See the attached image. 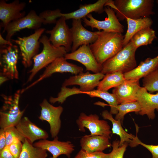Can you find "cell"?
<instances>
[{
    "instance_id": "6da1fadb",
    "label": "cell",
    "mask_w": 158,
    "mask_h": 158,
    "mask_svg": "<svg viewBox=\"0 0 158 158\" xmlns=\"http://www.w3.org/2000/svg\"><path fill=\"white\" fill-rule=\"evenodd\" d=\"M124 37L122 33L98 31L97 39L90 47L99 64L102 65L121 50Z\"/></svg>"
},
{
    "instance_id": "7a4b0ae2",
    "label": "cell",
    "mask_w": 158,
    "mask_h": 158,
    "mask_svg": "<svg viewBox=\"0 0 158 158\" xmlns=\"http://www.w3.org/2000/svg\"><path fill=\"white\" fill-rule=\"evenodd\" d=\"M114 9L119 20L127 18L136 19L149 17L154 13L153 0H115Z\"/></svg>"
},
{
    "instance_id": "3957f363",
    "label": "cell",
    "mask_w": 158,
    "mask_h": 158,
    "mask_svg": "<svg viewBox=\"0 0 158 158\" xmlns=\"http://www.w3.org/2000/svg\"><path fill=\"white\" fill-rule=\"evenodd\" d=\"M137 49L130 41L119 51L102 65L101 72L104 75L116 72L124 74L136 67Z\"/></svg>"
},
{
    "instance_id": "277c9868",
    "label": "cell",
    "mask_w": 158,
    "mask_h": 158,
    "mask_svg": "<svg viewBox=\"0 0 158 158\" xmlns=\"http://www.w3.org/2000/svg\"><path fill=\"white\" fill-rule=\"evenodd\" d=\"M39 41L43 45V49L33 58L34 64L28 72L30 75L26 83L31 82L41 70L46 68L57 58L64 57L67 53L64 47H57L54 46L46 35L42 36Z\"/></svg>"
},
{
    "instance_id": "5b68a950",
    "label": "cell",
    "mask_w": 158,
    "mask_h": 158,
    "mask_svg": "<svg viewBox=\"0 0 158 158\" xmlns=\"http://www.w3.org/2000/svg\"><path fill=\"white\" fill-rule=\"evenodd\" d=\"M21 92L19 90L12 95H1L3 103L0 111V128L16 127L22 118L25 109L21 110L19 107Z\"/></svg>"
},
{
    "instance_id": "8992f818",
    "label": "cell",
    "mask_w": 158,
    "mask_h": 158,
    "mask_svg": "<svg viewBox=\"0 0 158 158\" xmlns=\"http://www.w3.org/2000/svg\"><path fill=\"white\" fill-rule=\"evenodd\" d=\"M45 30L44 28H40L28 36L18 37L16 39H11V41L17 44L19 48L22 62L25 68L31 66L32 59L37 54L40 46L39 40Z\"/></svg>"
},
{
    "instance_id": "52a82bcc",
    "label": "cell",
    "mask_w": 158,
    "mask_h": 158,
    "mask_svg": "<svg viewBox=\"0 0 158 158\" xmlns=\"http://www.w3.org/2000/svg\"><path fill=\"white\" fill-rule=\"evenodd\" d=\"M19 49L16 45L0 46V75L9 79H18L19 73L17 67Z\"/></svg>"
},
{
    "instance_id": "ba28073f",
    "label": "cell",
    "mask_w": 158,
    "mask_h": 158,
    "mask_svg": "<svg viewBox=\"0 0 158 158\" xmlns=\"http://www.w3.org/2000/svg\"><path fill=\"white\" fill-rule=\"evenodd\" d=\"M76 122L79 130L81 132H85V128L90 132V135H101L110 138L112 131L108 122L99 119V116L96 114L87 115L82 112Z\"/></svg>"
},
{
    "instance_id": "9c48e42d",
    "label": "cell",
    "mask_w": 158,
    "mask_h": 158,
    "mask_svg": "<svg viewBox=\"0 0 158 158\" xmlns=\"http://www.w3.org/2000/svg\"><path fill=\"white\" fill-rule=\"evenodd\" d=\"M107 17L103 20H99L94 18L91 13L82 19L85 26H90L93 30L95 28L99 31L102 30L108 32H114L122 33L124 31V27L120 23L114 11L110 6L104 8Z\"/></svg>"
},
{
    "instance_id": "30bf717a",
    "label": "cell",
    "mask_w": 158,
    "mask_h": 158,
    "mask_svg": "<svg viewBox=\"0 0 158 158\" xmlns=\"http://www.w3.org/2000/svg\"><path fill=\"white\" fill-rule=\"evenodd\" d=\"M110 1V0H99L93 4L81 5L78 9L67 13H62L59 9L51 10L49 13V18L54 22H56L57 18L61 17H64L66 20L70 19H81L92 12L102 13L104 11V6H107Z\"/></svg>"
},
{
    "instance_id": "8fae6325",
    "label": "cell",
    "mask_w": 158,
    "mask_h": 158,
    "mask_svg": "<svg viewBox=\"0 0 158 158\" xmlns=\"http://www.w3.org/2000/svg\"><path fill=\"white\" fill-rule=\"evenodd\" d=\"M44 22V19L35 11L31 10L23 17L10 23L3 32H6V39L11 41L12 37L17 32L25 28L37 30L40 28Z\"/></svg>"
},
{
    "instance_id": "7c38bea8",
    "label": "cell",
    "mask_w": 158,
    "mask_h": 158,
    "mask_svg": "<svg viewBox=\"0 0 158 158\" xmlns=\"http://www.w3.org/2000/svg\"><path fill=\"white\" fill-rule=\"evenodd\" d=\"M82 67L68 62L64 57H59L45 68L43 73L36 80L21 90L22 94L44 79L56 73H70L75 75L83 72Z\"/></svg>"
},
{
    "instance_id": "4fadbf2b",
    "label": "cell",
    "mask_w": 158,
    "mask_h": 158,
    "mask_svg": "<svg viewBox=\"0 0 158 158\" xmlns=\"http://www.w3.org/2000/svg\"><path fill=\"white\" fill-rule=\"evenodd\" d=\"M45 32L50 35L49 40L54 46L57 47H63L67 52L71 51L72 44V32L64 17L60 18L53 28Z\"/></svg>"
},
{
    "instance_id": "5bb4252c",
    "label": "cell",
    "mask_w": 158,
    "mask_h": 158,
    "mask_svg": "<svg viewBox=\"0 0 158 158\" xmlns=\"http://www.w3.org/2000/svg\"><path fill=\"white\" fill-rule=\"evenodd\" d=\"M41 107L39 119L47 121L50 126V133L51 138H54L59 134L61 126V116L63 111V107L59 106L55 107L44 99L40 104Z\"/></svg>"
},
{
    "instance_id": "9a60e30c",
    "label": "cell",
    "mask_w": 158,
    "mask_h": 158,
    "mask_svg": "<svg viewBox=\"0 0 158 158\" xmlns=\"http://www.w3.org/2000/svg\"><path fill=\"white\" fill-rule=\"evenodd\" d=\"M26 6L25 2L15 0L7 3L4 0L0 1V28L4 30L11 22L23 17L25 16V11H22Z\"/></svg>"
},
{
    "instance_id": "2e32d148",
    "label": "cell",
    "mask_w": 158,
    "mask_h": 158,
    "mask_svg": "<svg viewBox=\"0 0 158 158\" xmlns=\"http://www.w3.org/2000/svg\"><path fill=\"white\" fill-rule=\"evenodd\" d=\"M66 59L72 60L82 63L86 70L94 73L101 72L102 65L97 61L90 47V44L83 45L75 51L66 53L64 56Z\"/></svg>"
},
{
    "instance_id": "e0dca14e",
    "label": "cell",
    "mask_w": 158,
    "mask_h": 158,
    "mask_svg": "<svg viewBox=\"0 0 158 158\" xmlns=\"http://www.w3.org/2000/svg\"><path fill=\"white\" fill-rule=\"evenodd\" d=\"M33 145L49 151L52 155L49 158H57L63 154L70 158L71 154L74 150V146L71 142L59 141L58 136L52 140L47 139L39 140L34 142Z\"/></svg>"
},
{
    "instance_id": "ac0fdd59",
    "label": "cell",
    "mask_w": 158,
    "mask_h": 158,
    "mask_svg": "<svg viewBox=\"0 0 158 158\" xmlns=\"http://www.w3.org/2000/svg\"><path fill=\"white\" fill-rule=\"evenodd\" d=\"M71 28L72 36L71 52L83 45L94 42L97 38L98 31L94 32L87 30L83 25L81 19H73Z\"/></svg>"
},
{
    "instance_id": "d6986e66",
    "label": "cell",
    "mask_w": 158,
    "mask_h": 158,
    "mask_svg": "<svg viewBox=\"0 0 158 158\" xmlns=\"http://www.w3.org/2000/svg\"><path fill=\"white\" fill-rule=\"evenodd\" d=\"M105 75L101 72L94 74L89 72H82L65 79L62 87L78 85L80 86L79 89L81 92L91 91L97 87Z\"/></svg>"
},
{
    "instance_id": "ffe728a7",
    "label": "cell",
    "mask_w": 158,
    "mask_h": 158,
    "mask_svg": "<svg viewBox=\"0 0 158 158\" xmlns=\"http://www.w3.org/2000/svg\"><path fill=\"white\" fill-rule=\"evenodd\" d=\"M137 101L139 103L141 115H146L149 119L155 117V110L158 111V92L156 94L148 92L143 87H140L136 94Z\"/></svg>"
},
{
    "instance_id": "44dd1931",
    "label": "cell",
    "mask_w": 158,
    "mask_h": 158,
    "mask_svg": "<svg viewBox=\"0 0 158 158\" xmlns=\"http://www.w3.org/2000/svg\"><path fill=\"white\" fill-rule=\"evenodd\" d=\"M16 127L22 136L32 144L36 140L49 137L46 130L38 126L27 117L22 118Z\"/></svg>"
},
{
    "instance_id": "7402d4cb",
    "label": "cell",
    "mask_w": 158,
    "mask_h": 158,
    "mask_svg": "<svg viewBox=\"0 0 158 158\" xmlns=\"http://www.w3.org/2000/svg\"><path fill=\"white\" fill-rule=\"evenodd\" d=\"M140 87L139 80H126L114 88L112 93L116 97L119 104L136 101L137 93Z\"/></svg>"
},
{
    "instance_id": "603a6c76",
    "label": "cell",
    "mask_w": 158,
    "mask_h": 158,
    "mask_svg": "<svg viewBox=\"0 0 158 158\" xmlns=\"http://www.w3.org/2000/svg\"><path fill=\"white\" fill-rule=\"evenodd\" d=\"M109 139L101 135H85L80 140L81 149L88 152H102L112 146Z\"/></svg>"
},
{
    "instance_id": "cb8c5ba5",
    "label": "cell",
    "mask_w": 158,
    "mask_h": 158,
    "mask_svg": "<svg viewBox=\"0 0 158 158\" xmlns=\"http://www.w3.org/2000/svg\"><path fill=\"white\" fill-rule=\"evenodd\" d=\"M102 116L104 119L108 120L112 123V133L120 137V146L125 142L128 143L131 147H135L138 145L136 141L137 135L135 136L127 133L123 128L121 121L115 119L113 117L112 115L106 110L102 111Z\"/></svg>"
},
{
    "instance_id": "d4e9b609",
    "label": "cell",
    "mask_w": 158,
    "mask_h": 158,
    "mask_svg": "<svg viewBox=\"0 0 158 158\" xmlns=\"http://www.w3.org/2000/svg\"><path fill=\"white\" fill-rule=\"evenodd\" d=\"M158 67V55L154 58H148L140 62L137 67L124 74L126 80H139L147 76Z\"/></svg>"
},
{
    "instance_id": "484cf974",
    "label": "cell",
    "mask_w": 158,
    "mask_h": 158,
    "mask_svg": "<svg viewBox=\"0 0 158 158\" xmlns=\"http://www.w3.org/2000/svg\"><path fill=\"white\" fill-rule=\"evenodd\" d=\"M126 19L128 24V28L124 37L123 47L129 42L135 33L144 28L151 27L153 23L152 20L149 17L136 19L128 18Z\"/></svg>"
},
{
    "instance_id": "4316f807",
    "label": "cell",
    "mask_w": 158,
    "mask_h": 158,
    "mask_svg": "<svg viewBox=\"0 0 158 158\" xmlns=\"http://www.w3.org/2000/svg\"><path fill=\"white\" fill-rule=\"evenodd\" d=\"M124 74L116 72L106 74L101 80L97 87V89L107 91L111 88L115 87L123 83L126 80Z\"/></svg>"
},
{
    "instance_id": "83f0119b",
    "label": "cell",
    "mask_w": 158,
    "mask_h": 158,
    "mask_svg": "<svg viewBox=\"0 0 158 158\" xmlns=\"http://www.w3.org/2000/svg\"><path fill=\"white\" fill-rule=\"evenodd\" d=\"M156 37L155 31L150 27H147L137 32L130 41L137 49L140 46L152 44Z\"/></svg>"
},
{
    "instance_id": "f1b7e54d",
    "label": "cell",
    "mask_w": 158,
    "mask_h": 158,
    "mask_svg": "<svg viewBox=\"0 0 158 158\" xmlns=\"http://www.w3.org/2000/svg\"><path fill=\"white\" fill-rule=\"evenodd\" d=\"M82 93L87 94L91 97H97L103 99L108 103L110 107L109 112L112 115H116L117 114V107L119 104L116 97L113 93L97 89L90 91L82 92Z\"/></svg>"
},
{
    "instance_id": "f546056e",
    "label": "cell",
    "mask_w": 158,
    "mask_h": 158,
    "mask_svg": "<svg viewBox=\"0 0 158 158\" xmlns=\"http://www.w3.org/2000/svg\"><path fill=\"white\" fill-rule=\"evenodd\" d=\"M47 150L34 146L25 139L19 158H47Z\"/></svg>"
},
{
    "instance_id": "4dcf8cb0",
    "label": "cell",
    "mask_w": 158,
    "mask_h": 158,
    "mask_svg": "<svg viewBox=\"0 0 158 158\" xmlns=\"http://www.w3.org/2000/svg\"><path fill=\"white\" fill-rule=\"evenodd\" d=\"M118 111L115 119L120 120L122 122L124 116L131 112L138 113L140 111V104L137 101L127 102L118 105L117 107Z\"/></svg>"
},
{
    "instance_id": "1f68e13d",
    "label": "cell",
    "mask_w": 158,
    "mask_h": 158,
    "mask_svg": "<svg viewBox=\"0 0 158 158\" xmlns=\"http://www.w3.org/2000/svg\"><path fill=\"white\" fill-rule=\"evenodd\" d=\"M142 86L150 93L158 92V67L143 78Z\"/></svg>"
},
{
    "instance_id": "d6a6232c",
    "label": "cell",
    "mask_w": 158,
    "mask_h": 158,
    "mask_svg": "<svg viewBox=\"0 0 158 158\" xmlns=\"http://www.w3.org/2000/svg\"><path fill=\"white\" fill-rule=\"evenodd\" d=\"M119 142L120 141L117 140L113 141L112 144V150L109 153L108 158H123L124 153L129 144L125 142L120 146Z\"/></svg>"
},
{
    "instance_id": "836d02e7",
    "label": "cell",
    "mask_w": 158,
    "mask_h": 158,
    "mask_svg": "<svg viewBox=\"0 0 158 158\" xmlns=\"http://www.w3.org/2000/svg\"><path fill=\"white\" fill-rule=\"evenodd\" d=\"M4 130L6 139V146L9 145L17 140H20L23 143L24 142L25 138L20 133L15 126L10 127Z\"/></svg>"
},
{
    "instance_id": "e575fe53",
    "label": "cell",
    "mask_w": 158,
    "mask_h": 158,
    "mask_svg": "<svg viewBox=\"0 0 158 158\" xmlns=\"http://www.w3.org/2000/svg\"><path fill=\"white\" fill-rule=\"evenodd\" d=\"M109 155L102 152H88L81 149L74 158H108Z\"/></svg>"
},
{
    "instance_id": "d590c367",
    "label": "cell",
    "mask_w": 158,
    "mask_h": 158,
    "mask_svg": "<svg viewBox=\"0 0 158 158\" xmlns=\"http://www.w3.org/2000/svg\"><path fill=\"white\" fill-rule=\"evenodd\" d=\"M23 146V142L19 140H17L9 145L6 146H8L14 158H19L22 150Z\"/></svg>"
},
{
    "instance_id": "8d00e7d4",
    "label": "cell",
    "mask_w": 158,
    "mask_h": 158,
    "mask_svg": "<svg viewBox=\"0 0 158 158\" xmlns=\"http://www.w3.org/2000/svg\"><path fill=\"white\" fill-rule=\"evenodd\" d=\"M137 142L138 145H141L147 149L151 153L152 158H158V145H153L145 144L137 138Z\"/></svg>"
},
{
    "instance_id": "74e56055",
    "label": "cell",
    "mask_w": 158,
    "mask_h": 158,
    "mask_svg": "<svg viewBox=\"0 0 158 158\" xmlns=\"http://www.w3.org/2000/svg\"><path fill=\"white\" fill-rule=\"evenodd\" d=\"M6 146V139L4 129H0V151Z\"/></svg>"
},
{
    "instance_id": "f35d334b",
    "label": "cell",
    "mask_w": 158,
    "mask_h": 158,
    "mask_svg": "<svg viewBox=\"0 0 158 158\" xmlns=\"http://www.w3.org/2000/svg\"><path fill=\"white\" fill-rule=\"evenodd\" d=\"M0 158H14L9 150L7 146H6L0 151Z\"/></svg>"
},
{
    "instance_id": "ab89813d",
    "label": "cell",
    "mask_w": 158,
    "mask_h": 158,
    "mask_svg": "<svg viewBox=\"0 0 158 158\" xmlns=\"http://www.w3.org/2000/svg\"><path fill=\"white\" fill-rule=\"evenodd\" d=\"M13 44L11 41H8L4 39L1 33H0V45L6 46L12 45Z\"/></svg>"
},
{
    "instance_id": "60d3db41",
    "label": "cell",
    "mask_w": 158,
    "mask_h": 158,
    "mask_svg": "<svg viewBox=\"0 0 158 158\" xmlns=\"http://www.w3.org/2000/svg\"><path fill=\"white\" fill-rule=\"evenodd\" d=\"M9 79L6 77L4 76L0 75V85L3 84L6 81H7Z\"/></svg>"
},
{
    "instance_id": "b9f144b4",
    "label": "cell",
    "mask_w": 158,
    "mask_h": 158,
    "mask_svg": "<svg viewBox=\"0 0 158 158\" xmlns=\"http://www.w3.org/2000/svg\"></svg>"
}]
</instances>
